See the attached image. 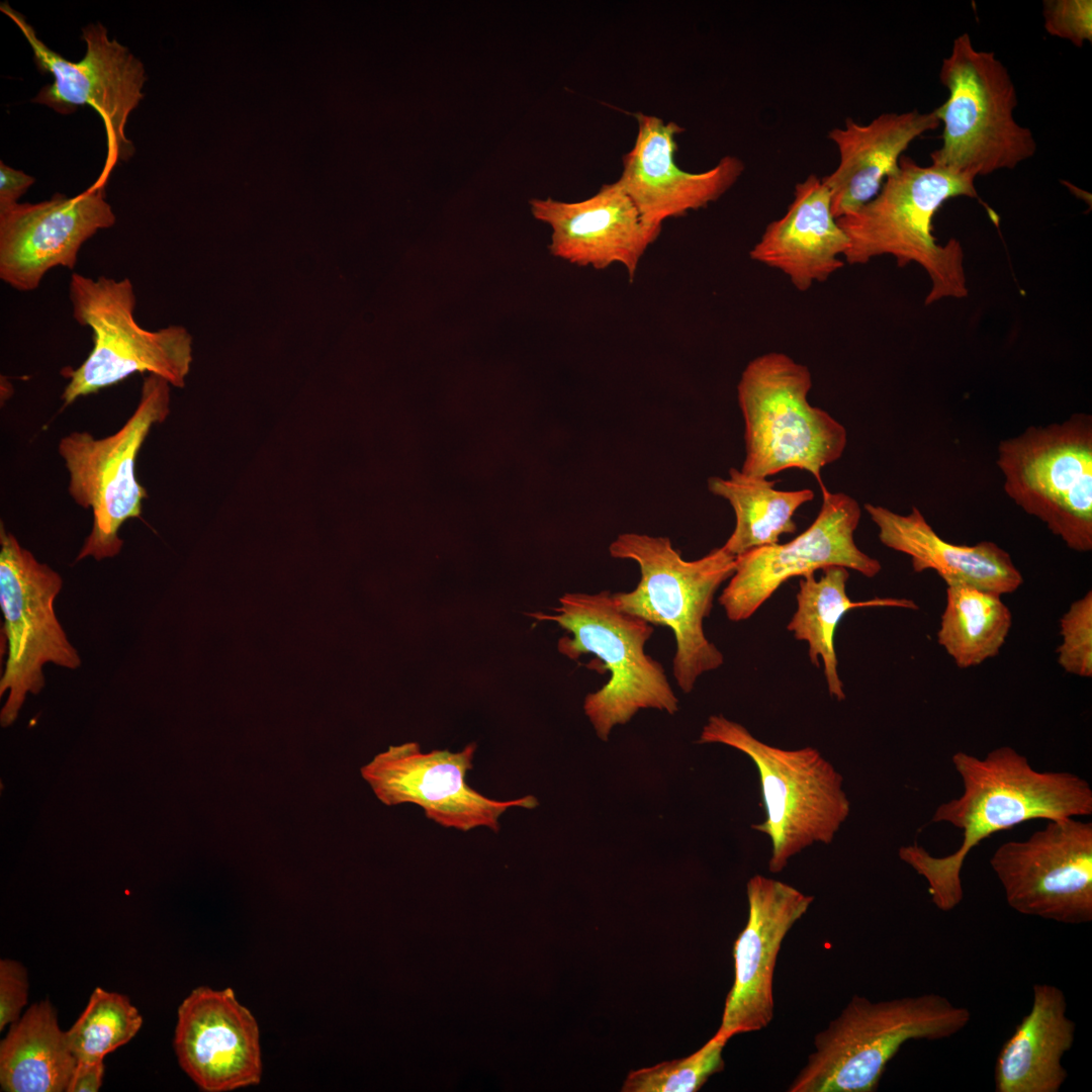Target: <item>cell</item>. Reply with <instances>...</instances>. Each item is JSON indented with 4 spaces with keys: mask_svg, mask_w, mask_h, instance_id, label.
I'll return each mask as SVG.
<instances>
[{
    "mask_svg": "<svg viewBox=\"0 0 1092 1092\" xmlns=\"http://www.w3.org/2000/svg\"><path fill=\"white\" fill-rule=\"evenodd\" d=\"M951 761L964 791L937 806L931 822L962 830L960 847L944 856H934L917 843L898 851L927 882L932 903L944 912L962 902L963 864L982 840L1029 820L1092 814V789L1085 779L1070 771L1036 770L1011 746L997 747L984 758L958 751Z\"/></svg>",
    "mask_w": 1092,
    "mask_h": 1092,
    "instance_id": "1",
    "label": "cell"
},
{
    "mask_svg": "<svg viewBox=\"0 0 1092 1092\" xmlns=\"http://www.w3.org/2000/svg\"><path fill=\"white\" fill-rule=\"evenodd\" d=\"M975 180L932 163L921 166L903 155L897 170L873 199L837 219L848 239L845 261L850 265L866 264L875 257L890 255L899 267L920 265L931 282L926 305L942 298L966 297L969 291L961 243L950 239L944 245L938 244L932 234V220L950 198H979Z\"/></svg>",
    "mask_w": 1092,
    "mask_h": 1092,
    "instance_id": "2",
    "label": "cell"
},
{
    "mask_svg": "<svg viewBox=\"0 0 1092 1092\" xmlns=\"http://www.w3.org/2000/svg\"><path fill=\"white\" fill-rule=\"evenodd\" d=\"M971 1011L927 993L873 1002L853 996L814 1038V1051L790 1092H872L909 1040H941L968 1026Z\"/></svg>",
    "mask_w": 1092,
    "mask_h": 1092,
    "instance_id": "3",
    "label": "cell"
},
{
    "mask_svg": "<svg viewBox=\"0 0 1092 1092\" xmlns=\"http://www.w3.org/2000/svg\"><path fill=\"white\" fill-rule=\"evenodd\" d=\"M609 552L613 558L635 561L640 569L633 590L612 594L615 604L650 625L671 629L676 642L673 675L684 693L692 692L700 675L724 662L703 624L716 592L734 572L736 556L719 547L685 560L669 538L637 533L620 534Z\"/></svg>",
    "mask_w": 1092,
    "mask_h": 1092,
    "instance_id": "4",
    "label": "cell"
},
{
    "mask_svg": "<svg viewBox=\"0 0 1092 1092\" xmlns=\"http://www.w3.org/2000/svg\"><path fill=\"white\" fill-rule=\"evenodd\" d=\"M552 614L531 613L538 621L558 624L572 636L561 637L558 651L576 660L595 654L610 672L609 681L588 694L583 710L599 738L608 740L612 728L625 724L641 709L678 710L663 666L644 652L653 626L620 610L609 590L567 593Z\"/></svg>",
    "mask_w": 1092,
    "mask_h": 1092,
    "instance_id": "5",
    "label": "cell"
},
{
    "mask_svg": "<svg viewBox=\"0 0 1092 1092\" xmlns=\"http://www.w3.org/2000/svg\"><path fill=\"white\" fill-rule=\"evenodd\" d=\"M811 388L808 367L787 354L765 353L746 365L737 385L744 474L767 478L798 468L825 486L821 471L842 456L847 433L826 411L809 402Z\"/></svg>",
    "mask_w": 1092,
    "mask_h": 1092,
    "instance_id": "6",
    "label": "cell"
},
{
    "mask_svg": "<svg viewBox=\"0 0 1092 1092\" xmlns=\"http://www.w3.org/2000/svg\"><path fill=\"white\" fill-rule=\"evenodd\" d=\"M939 80L947 98L935 108L943 130L932 164L977 178L1035 155L1032 131L1014 116L1017 93L1007 68L993 52L976 49L968 32L953 39Z\"/></svg>",
    "mask_w": 1092,
    "mask_h": 1092,
    "instance_id": "7",
    "label": "cell"
},
{
    "mask_svg": "<svg viewBox=\"0 0 1092 1092\" xmlns=\"http://www.w3.org/2000/svg\"><path fill=\"white\" fill-rule=\"evenodd\" d=\"M697 742L731 746L756 765L766 818L752 829L770 840L774 874L814 843H831L850 813L842 776L814 747L766 744L723 715L709 717Z\"/></svg>",
    "mask_w": 1092,
    "mask_h": 1092,
    "instance_id": "8",
    "label": "cell"
},
{
    "mask_svg": "<svg viewBox=\"0 0 1092 1092\" xmlns=\"http://www.w3.org/2000/svg\"><path fill=\"white\" fill-rule=\"evenodd\" d=\"M69 298L75 321L92 331L93 348L79 367L62 371L69 378L62 394L65 405L133 373L158 375L175 387L185 385L192 361L190 334L180 326L157 331L140 327L134 318V288L128 278L93 279L73 273Z\"/></svg>",
    "mask_w": 1092,
    "mask_h": 1092,
    "instance_id": "9",
    "label": "cell"
},
{
    "mask_svg": "<svg viewBox=\"0 0 1092 1092\" xmlns=\"http://www.w3.org/2000/svg\"><path fill=\"white\" fill-rule=\"evenodd\" d=\"M997 466L1005 493L1069 549L1092 550V418L1030 426L1000 441Z\"/></svg>",
    "mask_w": 1092,
    "mask_h": 1092,
    "instance_id": "10",
    "label": "cell"
},
{
    "mask_svg": "<svg viewBox=\"0 0 1092 1092\" xmlns=\"http://www.w3.org/2000/svg\"><path fill=\"white\" fill-rule=\"evenodd\" d=\"M170 385L149 374L136 408L116 433L95 439L87 432H73L61 439L59 453L69 472V494L93 515L91 532L76 561L115 557L123 544L121 526L142 515L148 494L135 477L136 457L153 426L170 413Z\"/></svg>",
    "mask_w": 1092,
    "mask_h": 1092,
    "instance_id": "11",
    "label": "cell"
},
{
    "mask_svg": "<svg viewBox=\"0 0 1092 1092\" xmlns=\"http://www.w3.org/2000/svg\"><path fill=\"white\" fill-rule=\"evenodd\" d=\"M0 10L22 32L33 52V61L42 74L54 77L32 102L47 105L58 113L70 114L83 105L91 106L101 117L106 134V158L101 174L91 186L104 188L112 169L134 153L125 135L130 112L143 100L147 80L144 64L116 39H109L100 22L82 28L86 53L72 62L41 41L25 17L2 2Z\"/></svg>",
    "mask_w": 1092,
    "mask_h": 1092,
    "instance_id": "12",
    "label": "cell"
},
{
    "mask_svg": "<svg viewBox=\"0 0 1092 1092\" xmlns=\"http://www.w3.org/2000/svg\"><path fill=\"white\" fill-rule=\"evenodd\" d=\"M0 546V607L8 642L0 695L9 690L1 724L7 726L16 719L26 694H38L43 688L44 664L76 669L81 658L55 613L61 575L38 562L2 524Z\"/></svg>",
    "mask_w": 1092,
    "mask_h": 1092,
    "instance_id": "13",
    "label": "cell"
},
{
    "mask_svg": "<svg viewBox=\"0 0 1092 1092\" xmlns=\"http://www.w3.org/2000/svg\"><path fill=\"white\" fill-rule=\"evenodd\" d=\"M990 866L1016 912L1063 924L1092 921V823L1048 820L1027 839L1002 843Z\"/></svg>",
    "mask_w": 1092,
    "mask_h": 1092,
    "instance_id": "14",
    "label": "cell"
},
{
    "mask_svg": "<svg viewBox=\"0 0 1092 1092\" xmlns=\"http://www.w3.org/2000/svg\"><path fill=\"white\" fill-rule=\"evenodd\" d=\"M822 490V506L814 522L795 539L758 547L736 556L735 569L719 597L727 618L749 619L788 579L828 566H842L866 577L882 569L880 561L861 551L854 532L861 509L844 492Z\"/></svg>",
    "mask_w": 1092,
    "mask_h": 1092,
    "instance_id": "15",
    "label": "cell"
},
{
    "mask_svg": "<svg viewBox=\"0 0 1092 1092\" xmlns=\"http://www.w3.org/2000/svg\"><path fill=\"white\" fill-rule=\"evenodd\" d=\"M475 743L461 751L423 752L416 742L390 746L361 768L363 779L385 805L412 803L441 826L469 831L499 830V818L512 807L533 809L538 800L528 795L510 801L489 799L465 781L472 769Z\"/></svg>",
    "mask_w": 1092,
    "mask_h": 1092,
    "instance_id": "16",
    "label": "cell"
},
{
    "mask_svg": "<svg viewBox=\"0 0 1092 1092\" xmlns=\"http://www.w3.org/2000/svg\"><path fill=\"white\" fill-rule=\"evenodd\" d=\"M115 220L104 188L93 186L0 211L1 280L18 291L36 289L51 269H73L82 245Z\"/></svg>",
    "mask_w": 1092,
    "mask_h": 1092,
    "instance_id": "17",
    "label": "cell"
},
{
    "mask_svg": "<svg viewBox=\"0 0 1092 1092\" xmlns=\"http://www.w3.org/2000/svg\"><path fill=\"white\" fill-rule=\"evenodd\" d=\"M174 1050L182 1070L205 1092L258 1085L260 1029L232 988L192 990L177 1011Z\"/></svg>",
    "mask_w": 1092,
    "mask_h": 1092,
    "instance_id": "18",
    "label": "cell"
},
{
    "mask_svg": "<svg viewBox=\"0 0 1092 1092\" xmlns=\"http://www.w3.org/2000/svg\"><path fill=\"white\" fill-rule=\"evenodd\" d=\"M748 919L733 947L734 982L716 1033L758 1031L774 1017V973L787 933L808 911L809 896L784 882L756 875L746 885Z\"/></svg>",
    "mask_w": 1092,
    "mask_h": 1092,
    "instance_id": "19",
    "label": "cell"
},
{
    "mask_svg": "<svg viewBox=\"0 0 1092 1092\" xmlns=\"http://www.w3.org/2000/svg\"><path fill=\"white\" fill-rule=\"evenodd\" d=\"M634 116L638 131L633 148L622 159L618 182L648 226L662 228L667 218L708 206L726 193L744 171L743 162L733 156L723 157L701 173L685 171L675 162V135L685 129L657 116Z\"/></svg>",
    "mask_w": 1092,
    "mask_h": 1092,
    "instance_id": "20",
    "label": "cell"
},
{
    "mask_svg": "<svg viewBox=\"0 0 1092 1092\" xmlns=\"http://www.w3.org/2000/svg\"><path fill=\"white\" fill-rule=\"evenodd\" d=\"M530 204L534 217L552 228V255L595 269L620 263L631 280L640 259L661 231L643 222L618 180L604 184L595 195L581 201L535 198Z\"/></svg>",
    "mask_w": 1092,
    "mask_h": 1092,
    "instance_id": "21",
    "label": "cell"
},
{
    "mask_svg": "<svg viewBox=\"0 0 1092 1092\" xmlns=\"http://www.w3.org/2000/svg\"><path fill=\"white\" fill-rule=\"evenodd\" d=\"M848 239L832 214L822 179L809 175L796 184L787 212L769 222L749 252L752 260L778 269L800 291L826 281L844 266Z\"/></svg>",
    "mask_w": 1092,
    "mask_h": 1092,
    "instance_id": "22",
    "label": "cell"
},
{
    "mask_svg": "<svg viewBox=\"0 0 1092 1092\" xmlns=\"http://www.w3.org/2000/svg\"><path fill=\"white\" fill-rule=\"evenodd\" d=\"M939 124L934 108L883 113L867 124L847 118L844 127L831 129L828 139L837 147L839 163L822 182L834 217L850 214L873 199L910 144Z\"/></svg>",
    "mask_w": 1092,
    "mask_h": 1092,
    "instance_id": "23",
    "label": "cell"
},
{
    "mask_svg": "<svg viewBox=\"0 0 1092 1092\" xmlns=\"http://www.w3.org/2000/svg\"><path fill=\"white\" fill-rule=\"evenodd\" d=\"M863 508L878 528L881 543L908 555L917 573L933 570L946 585L968 584L1001 596L1016 592L1023 583L1010 554L992 541L975 545L946 541L915 507L907 515L873 504Z\"/></svg>",
    "mask_w": 1092,
    "mask_h": 1092,
    "instance_id": "24",
    "label": "cell"
},
{
    "mask_svg": "<svg viewBox=\"0 0 1092 1092\" xmlns=\"http://www.w3.org/2000/svg\"><path fill=\"white\" fill-rule=\"evenodd\" d=\"M1064 991L1048 983L1032 987L1029 1012L1001 1048L996 1092H1059L1068 1078L1063 1058L1074 1044L1076 1023L1067 1015Z\"/></svg>",
    "mask_w": 1092,
    "mask_h": 1092,
    "instance_id": "25",
    "label": "cell"
},
{
    "mask_svg": "<svg viewBox=\"0 0 1092 1092\" xmlns=\"http://www.w3.org/2000/svg\"><path fill=\"white\" fill-rule=\"evenodd\" d=\"M77 1065L49 1000L32 1004L0 1042L5 1092H64Z\"/></svg>",
    "mask_w": 1092,
    "mask_h": 1092,
    "instance_id": "26",
    "label": "cell"
},
{
    "mask_svg": "<svg viewBox=\"0 0 1092 1092\" xmlns=\"http://www.w3.org/2000/svg\"><path fill=\"white\" fill-rule=\"evenodd\" d=\"M819 579L814 573L801 576L797 593V610L787 629L795 639L808 644L810 661L824 666V676L829 695L841 702L845 699L843 684L838 674V660L834 647L836 628L844 614L850 610L871 607H895L917 610L918 606L908 599L875 598L853 602L846 594L848 569L828 566L822 569Z\"/></svg>",
    "mask_w": 1092,
    "mask_h": 1092,
    "instance_id": "27",
    "label": "cell"
},
{
    "mask_svg": "<svg viewBox=\"0 0 1092 1092\" xmlns=\"http://www.w3.org/2000/svg\"><path fill=\"white\" fill-rule=\"evenodd\" d=\"M776 481L749 476L730 468L729 476L708 479L711 493L726 499L733 509L735 526L722 546L734 556L749 550L779 543L784 534L797 531L794 515L815 494L809 488L780 490Z\"/></svg>",
    "mask_w": 1092,
    "mask_h": 1092,
    "instance_id": "28",
    "label": "cell"
},
{
    "mask_svg": "<svg viewBox=\"0 0 1092 1092\" xmlns=\"http://www.w3.org/2000/svg\"><path fill=\"white\" fill-rule=\"evenodd\" d=\"M937 643L960 668L995 657L1005 644L1012 614L1001 595L968 584L946 585Z\"/></svg>",
    "mask_w": 1092,
    "mask_h": 1092,
    "instance_id": "29",
    "label": "cell"
},
{
    "mask_svg": "<svg viewBox=\"0 0 1092 1092\" xmlns=\"http://www.w3.org/2000/svg\"><path fill=\"white\" fill-rule=\"evenodd\" d=\"M142 1025L143 1016L127 996L97 987L66 1032L77 1062L101 1061L131 1040Z\"/></svg>",
    "mask_w": 1092,
    "mask_h": 1092,
    "instance_id": "30",
    "label": "cell"
},
{
    "mask_svg": "<svg viewBox=\"0 0 1092 1092\" xmlns=\"http://www.w3.org/2000/svg\"><path fill=\"white\" fill-rule=\"evenodd\" d=\"M729 1039L715 1033L694 1054L628 1074L623 1092H696L724 1068L722 1052Z\"/></svg>",
    "mask_w": 1092,
    "mask_h": 1092,
    "instance_id": "31",
    "label": "cell"
},
{
    "mask_svg": "<svg viewBox=\"0 0 1092 1092\" xmlns=\"http://www.w3.org/2000/svg\"><path fill=\"white\" fill-rule=\"evenodd\" d=\"M1058 663L1067 673L1092 676V592L1074 601L1060 619Z\"/></svg>",
    "mask_w": 1092,
    "mask_h": 1092,
    "instance_id": "32",
    "label": "cell"
},
{
    "mask_svg": "<svg viewBox=\"0 0 1092 1092\" xmlns=\"http://www.w3.org/2000/svg\"><path fill=\"white\" fill-rule=\"evenodd\" d=\"M1048 33L1067 39L1078 48L1092 40L1091 0H1048L1043 2Z\"/></svg>",
    "mask_w": 1092,
    "mask_h": 1092,
    "instance_id": "33",
    "label": "cell"
},
{
    "mask_svg": "<svg viewBox=\"0 0 1092 1092\" xmlns=\"http://www.w3.org/2000/svg\"><path fill=\"white\" fill-rule=\"evenodd\" d=\"M28 975L24 966L12 959L0 960V1030L15 1022L28 999Z\"/></svg>",
    "mask_w": 1092,
    "mask_h": 1092,
    "instance_id": "34",
    "label": "cell"
},
{
    "mask_svg": "<svg viewBox=\"0 0 1092 1092\" xmlns=\"http://www.w3.org/2000/svg\"><path fill=\"white\" fill-rule=\"evenodd\" d=\"M34 182L32 176L0 161V211L17 204V200Z\"/></svg>",
    "mask_w": 1092,
    "mask_h": 1092,
    "instance_id": "35",
    "label": "cell"
},
{
    "mask_svg": "<svg viewBox=\"0 0 1092 1092\" xmlns=\"http://www.w3.org/2000/svg\"><path fill=\"white\" fill-rule=\"evenodd\" d=\"M104 1064L101 1061H78L67 1092H96L102 1086Z\"/></svg>",
    "mask_w": 1092,
    "mask_h": 1092,
    "instance_id": "36",
    "label": "cell"
}]
</instances>
